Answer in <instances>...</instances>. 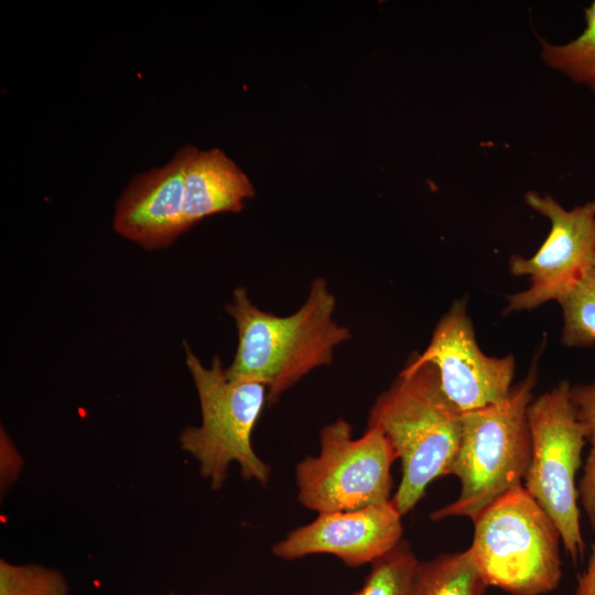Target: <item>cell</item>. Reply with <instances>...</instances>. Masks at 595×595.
Returning <instances> with one entry per match:
<instances>
[{"label":"cell","instance_id":"obj_1","mask_svg":"<svg viewBox=\"0 0 595 595\" xmlns=\"http://www.w3.org/2000/svg\"><path fill=\"white\" fill-rule=\"evenodd\" d=\"M335 307L323 278L313 280L303 305L288 316L260 310L245 288H237L225 305L238 332L226 376L264 385L267 404H275L309 372L329 365L335 348L351 338L350 329L334 320Z\"/></svg>","mask_w":595,"mask_h":595},{"label":"cell","instance_id":"obj_2","mask_svg":"<svg viewBox=\"0 0 595 595\" xmlns=\"http://www.w3.org/2000/svg\"><path fill=\"white\" fill-rule=\"evenodd\" d=\"M367 426L383 432L401 462V480L391 500L403 516L434 479L450 475L461 441L462 413L443 392L433 365H407L377 397Z\"/></svg>","mask_w":595,"mask_h":595},{"label":"cell","instance_id":"obj_3","mask_svg":"<svg viewBox=\"0 0 595 595\" xmlns=\"http://www.w3.org/2000/svg\"><path fill=\"white\" fill-rule=\"evenodd\" d=\"M537 381L533 365L501 402L462 413L461 441L450 475L459 479L453 502L434 510L432 520H474L510 490L522 486L531 456L528 408Z\"/></svg>","mask_w":595,"mask_h":595},{"label":"cell","instance_id":"obj_4","mask_svg":"<svg viewBox=\"0 0 595 595\" xmlns=\"http://www.w3.org/2000/svg\"><path fill=\"white\" fill-rule=\"evenodd\" d=\"M184 348L202 422L181 432V448L197 461L201 476L214 490L225 484L231 463L239 466L244 479L267 486L271 466L252 445L255 426L267 404V387L256 381L230 379L218 356L206 367L186 342Z\"/></svg>","mask_w":595,"mask_h":595},{"label":"cell","instance_id":"obj_5","mask_svg":"<svg viewBox=\"0 0 595 595\" xmlns=\"http://www.w3.org/2000/svg\"><path fill=\"white\" fill-rule=\"evenodd\" d=\"M473 522L468 550L488 586L513 595H542L558 587L561 533L523 486L500 497Z\"/></svg>","mask_w":595,"mask_h":595},{"label":"cell","instance_id":"obj_6","mask_svg":"<svg viewBox=\"0 0 595 595\" xmlns=\"http://www.w3.org/2000/svg\"><path fill=\"white\" fill-rule=\"evenodd\" d=\"M398 455L381 430L354 437L344 419L324 425L320 452L294 468L299 502L317 513L361 509L391 500V467Z\"/></svg>","mask_w":595,"mask_h":595},{"label":"cell","instance_id":"obj_7","mask_svg":"<svg viewBox=\"0 0 595 595\" xmlns=\"http://www.w3.org/2000/svg\"><path fill=\"white\" fill-rule=\"evenodd\" d=\"M570 389L571 385L562 381L528 408L531 456L522 486L554 521L565 551L576 563L585 553L575 477L586 434Z\"/></svg>","mask_w":595,"mask_h":595},{"label":"cell","instance_id":"obj_8","mask_svg":"<svg viewBox=\"0 0 595 595\" xmlns=\"http://www.w3.org/2000/svg\"><path fill=\"white\" fill-rule=\"evenodd\" d=\"M527 204L551 223L550 232L531 258L512 256L509 271L528 275L530 288L507 296L505 314L558 303L595 268V198L572 209L549 194L529 191Z\"/></svg>","mask_w":595,"mask_h":595},{"label":"cell","instance_id":"obj_9","mask_svg":"<svg viewBox=\"0 0 595 595\" xmlns=\"http://www.w3.org/2000/svg\"><path fill=\"white\" fill-rule=\"evenodd\" d=\"M433 365L442 390L461 412L504 401L511 391L515 358L490 357L479 348L466 299L456 301L440 320L430 344L407 365Z\"/></svg>","mask_w":595,"mask_h":595},{"label":"cell","instance_id":"obj_10","mask_svg":"<svg viewBox=\"0 0 595 595\" xmlns=\"http://www.w3.org/2000/svg\"><path fill=\"white\" fill-rule=\"evenodd\" d=\"M402 515L392 500L361 509L317 513L272 547L279 559L293 561L313 554L336 556L345 565L371 564L403 538Z\"/></svg>","mask_w":595,"mask_h":595},{"label":"cell","instance_id":"obj_11","mask_svg":"<svg viewBox=\"0 0 595 595\" xmlns=\"http://www.w3.org/2000/svg\"><path fill=\"white\" fill-rule=\"evenodd\" d=\"M181 148L165 165L136 175L119 197L113 228L148 250L171 245L184 232V175L195 151Z\"/></svg>","mask_w":595,"mask_h":595},{"label":"cell","instance_id":"obj_12","mask_svg":"<svg viewBox=\"0 0 595 595\" xmlns=\"http://www.w3.org/2000/svg\"><path fill=\"white\" fill-rule=\"evenodd\" d=\"M253 196L251 181L224 151L196 148L184 175L183 230L217 213L240 212Z\"/></svg>","mask_w":595,"mask_h":595},{"label":"cell","instance_id":"obj_13","mask_svg":"<svg viewBox=\"0 0 595 595\" xmlns=\"http://www.w3.org/2000/svg\"><path fill=\"white\" fill-rule=\"evenodd\" d=\"M487 587L467 549L419 562L413 595H485Z\"/></svg>","mask_w":595,"mask_h":595},{"label":"cell","instance_id":"obj_14","mask_svg":"<svg viewBox=\"0 0 595 595\" xmlns=\"http://www.w3.org/2000/svg\"><path fill=\"white\" fill-rule=\"evenodd\" d=\"M419 562L410 544L402 539L370 564L361 587L351 595H413Z\"/></svg>","mask_w":595,"mask_h":595},{"label":"cell","instance_id":"obj_15","mask_svg":"<svg viewBox=\"0 0 595 595\" xmlns=\"http://www.w3.org/2000/svg\"><path fill=\"white\" fill-rule=\"evenodd\" d=\"M586 28L575 40L553 45L542 41V57L573 80L595 91V1L585 9Z\"/></svg>","mask_w":595,"mask_h":595},{"label":"cell","instance_id":"obj_16","mask_svg":"<svg viewBox=\"0 0 595 595\" xmlns=\"http://www.w3.org/2000/svg\"><path fill=\"white\" fill-rule=\"evenodd\" d=\"M563 314L561 343L566 347L595 344V268L559 302Z\"/></svg>","mask_w":595,"mask_h":595},{"label":"cell","instance_id":"obj_17","mask_svg":"<svg viewBox=\"0 0 595 595\" xmlns=\"http://www.w3.org/2000/svg\"><path fill=\"white\" fill-rule=\"evenodd\" d=\"M571 401L578 421L585 429L589 451L577 485L578 501L595 532V382L571 386Z\"/></svg>","mask_w":595,"mask_h":595},{"label":"cell","instance_id":"obj_18","mask_svg":"<svg viewBox=\"0 0 595 595\" xmlns=\"http://www.w3.org/2000/svg\"><path fill=\"white\" fill-rule=\"evenodd\" d=\"M67 583L53 569L0 561V595H67Z\"/></svg>","mask_w":595,"mask_h":595},{"label":"cell","instance_id":"obj_19","mask_svg":"<svg viewBox=\"0 0 595 595\" xmlns=\"http://www.w3.org/2000/svg\"><path fill=\"white\" fill-rule=\"evenodd\" d=\"M1 484L9 486L18 476L21 458L7 433L1 430Z\"/></svg>","mask_w":595,"mask_h":595},{"label":"cell","instance_id":"obj_20","mask_svg":"<svg viewBox=\"0 0 595 595\" xmlns=\"http://www.w3.org/2000/svg\"><path fill=\"white\" fill-rule=\"evenodd\" d=\"M574 595H595V543L591 548L587 567L577 580Z\"/></svg>","mask_w":595,"mask_h":595},{"label":"cell","instance_id":"obj_21","mask_svg":"<svg viewBox=\"0 0 595 595\" xmlns=\"http://www.w3.org/2000/svg\"><path fill=\"white\" fill-rule=\"evenodd\" d=\"M170 595H178V594H170ZM201 595H213V594H201Z\"/></svg>","mask_w":595,"mask_h":595}]
</instances>
